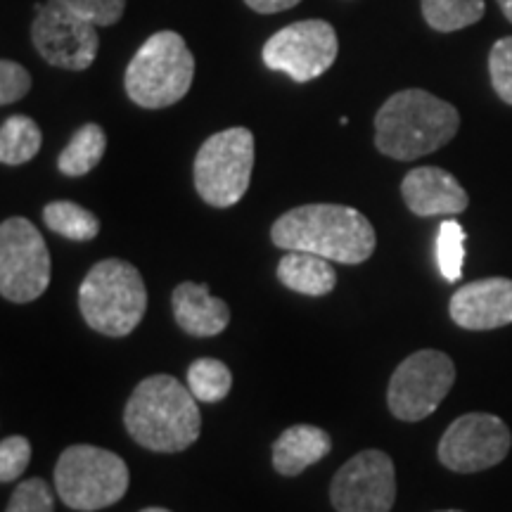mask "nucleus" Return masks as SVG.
Returning a JSON list of instances; mask_svg holds the SVG:
<instances>
[{"label":"nucleus","mask_w":512,"mask_h":512,"mask_svg":"<svg viewBox=\"0 0 512 512\" xmlns=\"http://www.w3.org/2000/svg\"><path fill=\"white\" fill-rule=\"evenodd\" d=\"M448 313L458 328L496 330L512 323V280L484 278L456 290Z\"/></svg>","instance_id":"14"},{"label":"nucleus","mask_w":512,"mask_h":512,"mask_svg":"<svg viewBox=\"0 0 512 512\" xmlns=\"http://www.w3.org/2000/svg\"><path fill=\"white\" fill-rule=\"evenodd\" d=\"M465 230L458 221L448 219L439 226L437 235V264L448 283H458L465 261Z\"/></svg>","instance_id":"24"},{"label":"nucleus","mask_w":512,"mask_h":512,"mask_svg":"<svg viewBox=\"0 0 512 512\" xmlns=\"http://www.w3.org/2000/svg\"><path fill=\"white\" fill-rule=\"evenodd\" d=\"M31 91V76L19 62H0V105H12Z\"/></svg>","instance_id":"29"},{"label":"nucleus","mask_w":512,"mask_h":512,"mask_svg":"<svg viewBox=\"0 0 512 512\" xmlns=\"http://www.w3.org/2000/svg\"><path fill=\"white\" fill-rule=\"evenodd\" d=\"M31 43L48 64L69 72H83L95 62L100 48L98 27L76 15L62 0L36 5Z\"/></svg>","instance_id":"10"},{"label":"nucleus","mask_w":512,"mask_h":512,"mask_svg":"<svg viewBox=\"0 0 512 512\" xmlns=\"http://www.w3.org/2000/svg\"><path fill=\"white\" fill-rule=\"evenodd\" d=\"M5 512H55V496L43 479L31 477L17 484Z\"/></svg>","instance_id":"25"},{"label":"nucleus","mask_w":512,"mask_h":512,"mask_svg":"<svg viewBox=\"0 0 512 512\" xmlns=\"http://www.w3.org/2000/svg\"><path fill=\"white\" fill-rule=\"evenodd\" d=\"M339 53L337 31L325 19H304L287 24L268 38L261 57L273 72H283L292 81L306 83L323 76Z\"/></svg>","instance_id":"11"},{"label":"nucleus","mask_w":512,"mask_h":512,"mask_svg":"<svg viewBox=\"0 0 512 512\" xmlns=\"http://www.w3.org/2000/svg\"><path fill=\"white\" fill-rule=\"evenodd\" d=\"M128 465L107 448L76 444L62 451L55 465V491L67 508L105 510L128 491Z\"/></svg>","instance_id":"6"},{"label":"nucleus","mask_w":512,"mask_h":512,"mask_svg":"<svg viewBox=\"0 0 512 512\" xmlns=\"http://www.w3.org/2000/svg\"><path fill=\"white\" fill-rule=\"evenodd\" d=\"M124 425L147 451L181 453L200 439L202 415L188 384L171 375H152L128 396Z\"/></svg>","instance_id":"2"},{"label":"nucleus","mask_w":512,"mask_h":512,"mask_svg":"<svg viewBox=\"0 0 512 512\" xmlns=\"http://www.w3.org/2000/svg\"><path fill=\"white\" fill-rule=\"evenodd\" d=\"M512 434L501 418L491 413H467L451 422L439 441L441 465L453 472L489 470L510 453Z\"/></svg>","instance_id":"12"},{"label":"nucleus","mask_w":512,"mask_h":512,"mask_svg":"<svg viewBox=\"0 0 512 512\" xmlns=\"http://www.w3.org/2000/svg\"><path fill=\"white\" fill-rule=\"evenodd\" d=\"M50 285V254L43 235L24 216L0 226V294L12 304H29Z\"/></svg>","instance_id":"8"},{"label":"nucleus","mask_w":512,"mask_h":512,"mask_svg":"<svg viewBox=\"0 0 512 512\" xmlns=\"http://www.w3.org/2000/svg\"><path fill=\"white\" fill-rule=\"evenodd\" d=\"M43 221L53 233L74 242L95 240L100 233V221L93 211L69 200H55L43 209Z\"/></svg>","instance_id":"21"},{"label":"nucleus","mask_w":512,"mask_h":512,"mask_svg":"<svg viewBox=\"0 0 512 512\" xmlns=\"http://www.w3.org/2000/svg\"><path fill=\"white\" fill-rule=\"evenodd\" d=\"M107 150V136L98 124H86L74 133L69 145L64 147L60 159H57V169L64 176H86L88 171H93L100 164V159L105 157Z\"/></svg>","instance_id":"19"},{"label":"nucleus","mask_w":512,"mask_h":512,"mask_svg":"<svg viewBox=\"0 0 512 512\" xmlns=\"http://www.w3.org/2000/svg\"><path fill=\"white\" fill-rule=\"evenodd\" d=\"M422 17L434 31L451 34L472 27L484 17V0H420Z\"/></svg>","instance_id":"22"},{"label":"nucleus","mask_w":512,"mask_h":512,"mask_svg":"<svg viewBox=\"0 0 512 512\" xmlns=\"http://www.w3.org/2000/svg\"><path fill=\"white\" fill-rule=\"evenodd\" d=\"M278 280L287 290L306 294V297H325L335 290L337 273L330 261L309 252H290L280 259Z\"/></svg>","instance_id":"18"},{"label":"nucleus","mask_w":512,"mask_h":512,"mask_svg":"<svg viewBox=\"0 0 512 512\" xmlns=\"http://www.w3.org/2000/svg\"><path fill=\"white\" fill-rule=\"evenodd\" d=\"M140 512H171V510H166V508H145V510H140Z\"/></svg>","instance_id":"32"},{"label":"nucleus","mask_w":512,"mask_h":512,"mask_svg":"<svg viewBox=\"0 0 512 512\" xmlns=\"http://www.w3.org/2000/svg\"><path fill=\"white\" fill-rule=\"evenodd\" d=\"M79 309L88 328L100 335H131L147 311L143 275L124 259L98 261L81 283Z\"/></svg>","instance_id":"4"},{"label":"nucleus","mask_w":512,"mask_h":512,"mask_svg":"<svg viewBox=\"0 0 512 512\" xmlns=\"http://www.w3.org/2000/svg\"><path fill=\"white\" fill-rule=\"evenodd\" d=\"M195 79V57L176 31L152 34L128 62L124 86L128 98L145 110H162L188 95Z\"/></svg>","instance_id":"5"},{"label":"nucleus","mask_w":512,"mask_h":512,"mask_svg":"<svg viewBox=\"0 0 512 512\" xmlns=\"http://www.w3.org/2000/svg\"><path fill=\"white\" fill-rule=\"evenodd\" d=\"M332 439L323 427L294 425L275 439L273 467L278 475L297 477L306 467L316 465L330 453Z\"/></svg>","instance_id":"17"},{"label":"nucleus","mask_w":512,"mask_h":512,"mask_svg":"<svg viewBox=\"0 0 512 512\" xmlns=\"http://www.w3.org/2000/svg\"><path fill=\"white\" fill-rule=\"evenodd\" d=\"M271 240L287 252H309L337 264H363L375 252V228L344 204H304L273 223Z\"/></svg>","instance_id":"1"},{"label":"nucleus","mask_w":512,"mask_h":512,"mask_svg":"<svg viewBox=\"0 0 512 512\" xmlns=\"http://www.w3.org/2000/svg\"><path fill=\"white\" fill-rule=\"evenodd\" d=\"M439 512H460V510H439Z\"/></svg>","instance_id":"33"},{"label":"nucleus","mask_w":512,"mask_h":512,"mask_svg":"<svg viewBox=\"0 0 512 512\" xmlns=\"http://www.w3.org/2000/svg\"><path fill=\"white\" fill-rule=\"evenodd\" d=\"M498 8H501L505 19L512 22V0H498Z\"/></svg>","instance_id":"31"},{"label":"nucleus","mask_w":512,"mask_h":512,"mask_svg":"<svg viewBox=\"0 0 512 512\" xmlns=\"http://www.w3.org/2000/svg\"><path fill=\"white\" fill-rule=\"evenodd\" d=\"M401 195L415 216L463 214L470 204V197L456 176L439 166H418L408 171L401 183Z\"/></svg>","instance_id":"15"},{"label":"nucleus","mask_w":512,"mask_h":512,"mask_svg":"<svg viewBox=\"0 0 512 512\" xmlns=\"http://www.w3.org/2000/svg\"><path fill=\"white\" fill-rule=\"evenodd\" d=\"M43 145V133L34 119L15 114L0 126V162L5 166L27 164L38 155Z\"/></svg>","instance_id":"20"},{"label":"nucleus","mask_w":512,"mask_h":512,"mask_svg":"<svg viewBox=\"0 0 512 512\" xmlns=\"http://www.w3.org/2000/svg\"><path fill=\"white\" fill-rule=\"evenodd\" d=\"M31 463V444L24 437H8L0 441V482H15Z\"/></svg>","instance_id":"27"},{"label":"nucleus","mask_w":512,"mask_h":512,"mask_svg":"<svg viewBox=\"0 0 512 512\" xmlns=\"http://www.w3.org/2000/svg\"><path fill=\"white\" fill-rule=\"evenodd\" d=\"M456 382V366L444 351L422 349L401 361L387 387V403L394 418L420 422L437 411Z\"/></svg>","instance_id":"9"},{"label":"nucleus","mask_w":512,"mask_h":512,"mask_svg":"<svg viewBox=\"0 0 512 512\" xmlns=\"http://www.w3.org/2000/svg\"><path fill=\"white\" fill-rule=\"evenodd\" d=\"M233 373L219 358H197L188 368V389L197 401L219 403L230 394Z\"/></svg>","instance_id":"23"},{"label":"nucleus","mask_w":512,"mask_h":512,"mask_svg":"<svg viewBox=\"0 0 512 512\" xmlns=\"http://www.w3.org/2000/svg\"><path fill=\"white\" fill-rule=\"evenodd\" d=\"M330 501L337 512H389L396 501L394 460L377 448L361 451L332 477Z\"/></svg>","instance_id":"13"},{"label":"nucleus","mask_w":512,"mask_h":512,"mask_svg":"<svg viewBox=\"0 0 512 512\" xmlns=\"http://www.w3.org/2000/svg\"><path fill=\"white\" fill-rule=\"evenodd\" d=\"M62 3L95 27H112L124 17L126 10V0H62Z\"/></svg>","instance_id":"28"},{"label":"nucleus","mask_w":512,"mask_h":512,"mask_svg":"<svg viewBox=\"0 0 512 512\" xmlns=\"http://www.w3.org/2000/svg\"><path fill=\"white\" fill-rule=\"evenodd\" d=\"M178 328L192 337H216L228 328L230 309L219 297H211L207 285L181 283L171 294Z\"/></svg>","instance_id":"16"},{"label":"nucleus","mask_w":512,"mask_h":512,"mask_svg":"<svg viewBox=\"0 0 512 512\" xmlns=\"http://www.w3.org/2000/svg\"><path fill=\"white\" fill-rule=\"evenodd\" d=\"M491 86L505 105H512V36L494 43L489 53Z\"/></svg>","instance_id":"26"},{"label":"nucleus","mask_w":512,"mask_h":512,"mask_svg":"<svg viewBox=\"0 0 512 512\" xmlns=\"http://www.w3.org/2000/svg\"><path fill=\"white\" fill-rule=\"evenodd\" d=\"M460 114L437 95L408 88L394 93L375 114V147L384 157L413 162L456 138Z\"/></svg>","instance_id":"3"},{"label":"nucleus","mask_w":512,"mask_h":512,"mask_svg":"<svg viewBox=\"0 0 512 512\" xmlns=\"http://www.w3.org/2000/svg\"><path fill=\"white\" fill-rule=\"evenodd\" d=\"M245 3L259 15H275V12H285L299 5L302 0H245Z\"/></svg>","instance_id":"30"},{"label":"nucleus","mask_w":512,"mask_h":512,"mask_svg":"<svg viewBox=\"0 0 512 512\" xmlns=\"http://www.w3.org/2000/svg\"><path fill=\"white\" fill-rule=\"evenodd\" d=\"M254 169V136L235 126L204 140L192 166L195 190L216 209L238 204L249 188Z\"/></svg>","instance_id":"7"}]
</instances>
